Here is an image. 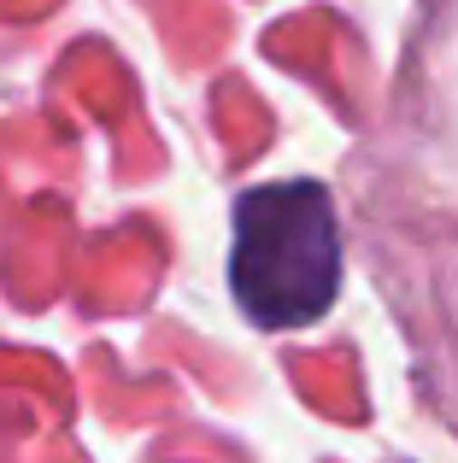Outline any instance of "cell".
<instances>
[{
	"label": "cell",
	"instance_id": "cell-1",
	"mask_svg": "<svg viewBox=\"0 0 458 463\" xmlns=\"http://www.w3.org/2000/svg\"><path fill=\"white\" fill-rule=\"evenodd\" d=\"M341 223L318 182H259L229 223V294L264 335L323 323L341 294Z\"/></svg>",
	"mask_w": 458,
	"mask_h": 463
}]
</instances>
